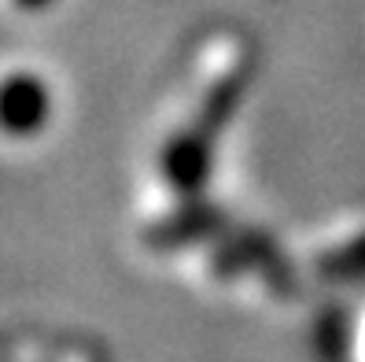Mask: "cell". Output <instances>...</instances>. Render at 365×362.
Listing matches in <instances>:
<instances>
[{"label":"cell","instance_id":"obj_1","mask_svg":"<svg viewBox=\"0 0 365 362\" xmlns=\"http://www.w3.org/2000/svg\"><path fill=\"white\" fill-rule=\"evenodd\" d=\"M48 119V89L34 74H8L0 81V134L30 137Z\"/></svg>","mask_w":365,"mask_h":362},{"label":"cell","instance_id":"obj_2","mask_svg":"<svg viewBox=\"0 0 365 362\" xmlns=\"http://www.w3.org/2000/svg\"><path fill=\"white\" fill-rule=\"evenodd\" d=\"M41 4H48V0H19V8H41Z\"/></svg>","mask_w":365,"mask_h":362}]
</instances>
